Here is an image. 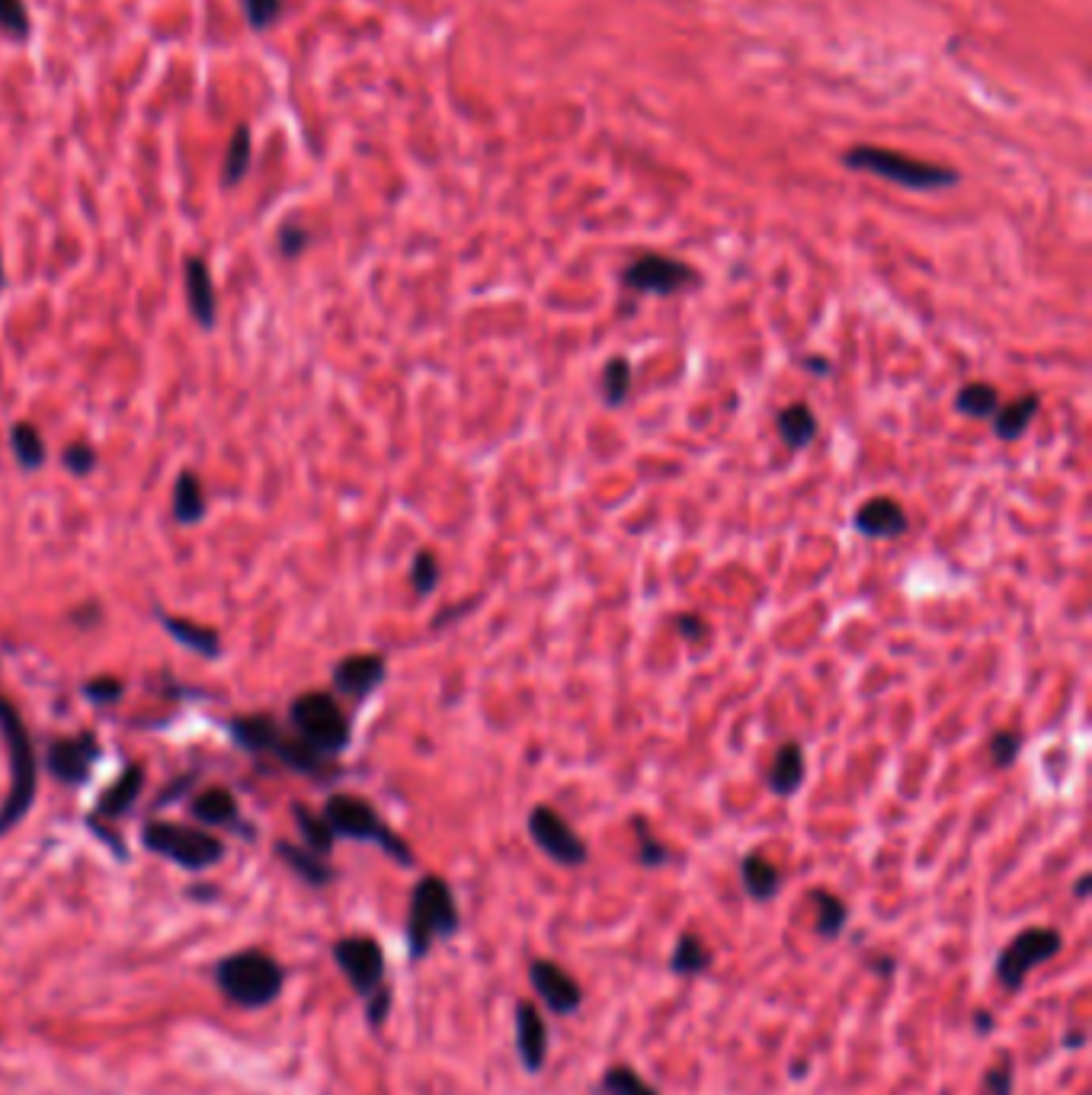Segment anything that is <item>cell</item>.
<instances>
[{
  "label": "cell",
  "mask_w": 1092,
  "mask_h": 1095,
  "mask_svg": "<svg viewBox=\"0 0 1092 1095\" xmlns=\"http://www.w3.org/2000/svg\"><path fill=\"white\" fill-rule=\"evenodd\" d=\"M811 904H814V929H817V935L837 938L843 932V926H846V919H849L846 904L829 890H811Z\"/></svg>",
  "instance_id": "484cf974"
},
{
  "label": "cell",
  "mask_w": 1092,
  "mask_h": 1095,
  "mask_svg": "<svg viewBox=\"0 0 1092 1095\" xmlns=\"http://www.w3.org/2000/svg\"><path fill=\"white\" fill-rule=\"evenodd\" d=\"M192 814L209 826H225L237 820V801L225 788H209L192 801Z\"/></svg>",
  "instance_id": "4316f807"
},
{
  "label": "cell",
  "mask_w": 1092,
  "mask_h": 1095,
  "mask_svg": "<svg viewBox=\"0 0 1092 1095\" xmlns=\"http://www.w3.org/2000/svg\"><path fill=\"white\" fill-rule=\"evenodd\" d=\"M846 164L853 170H865L875 173L881 180H890L907 189H942V186H955L958 173L942 167V164H929L920 158H907L901 151H887V148H871V145H859L846 155Z\"/></svg>",
  "instance_id": "277c9868"
},
{
  "label": "cell",
  "mask_w": 1092,
  "mask_h": 1095,
  "mask_svg": "<svg viewBox=\"0 0 1092 1095\" xmlns=\"http://www.w3.org/2000/svg\"><path fill=\"white\" fill-rule=\"evenodd\" d=\"M10 446H13L16 462L26 471H36L42 462H46V443H42V436L33 423H16L10 433Z\"/></svg>",
  "instance_id": "f1b7e54d"
},
{
  "label": "cell",
  "mask_w": 1092,
  "mask_h": 1095,
  "mask_svg": "<svg viewBox=\"0 0 1092 1095\" xmlns=\"http://www.w3.org/2000/svg\"><path fill=\"white\" fill-rule=\"evenodd\" d=\"M1022 753V737L1016 731H996L990 737V759L996 769H1010Z\"/></svg>",
  "instance_id": "8d00e7d4"
},
{
  "label": "cell",
  "mask_w": 1092,
  "mask_h": 1095,
  "mask_svg": "<svg viewBox=\"0 0 1092 1095\" xmlns=\"http://www.w3.org/2000/svg\"><path fill=\"white\" fill-rule=\"evenodd\" d=\"M385 683V656L382 653H353L334 667V686L349 695L362 698L372 695Z\"/></svg>",
  "instance_id": "9a60e30c"
},
{
  "label": "cell",
  "mask_w": 1092,
  "mask_h": 1095,
  "mask_svg": "<svg viewBox=\"0 0 1092 1095\" xmlns=\"http://www.w3.org/2000/svg\"><path fill=\"white\" fill-rule=\"evenodd\" d=\"M410 583H413V593L417 596H429L433 589L440 586V558H436L429 548H423V552H417V558H413Z\"/></svg>",
  "instance_id": "e575fe53"
},
{
  "label": "cell",
  "mask_w": 1092,
  "mask_h": 1095,
  "mask_svg": "<svg viewBox=\"0 0 1092 1095\" xmlns=\"http://www.w3.org/2000/svg\"><path fill=\"white\" fill-rule=\"evenodd\" d=\"M279 856L286 859V862H289V865L301 874V878H304V881H311V884H327V881L334 878V871L327 868L324 856H318V852H311V849L279 846Z\"/></svg>",
  "instance_id": "d6a6232c"
},
{
  "label": "cell",
  "mask_w": 1092,
  "mask_h": 1095,
  "mask_svg": "<svg viewBox=\"0 0 1092 1095\" xmlns=\"http://www.w3.org/2000/svg\"><path fill=\"white\" fill-rule=\"evenodd\" d=\"M295 820H298V829H301L304 843H308V849L318 852V856H327V852H331V846H334V829L327 826V820H324V817H314L311 810L301 807V804L295 807Z\"/></svg>",
  "instance_id": "836d02e7"
},
{
  "label": "cell",
  "mask_w": 1092,
  "mask_h": 1095,
  "mask_svg": "<svg viewBox=\"0 0 1092 1095\" xmlns=\"http://www.w3.org/2000/svg\"><path fill=\"white\" fill-rule=\"evenodd\" d=\"M1038 410H1041V398H1038L1035 391L1022 394V398H1016V401H1010V404H1002V407L993 413V433H996V440H999V443H1016V440H1022L1025 429L1032 426V420H1035Z\"/></svg>",
  "instance_id": "ac0fdd59"
},
{
  "label": "cell",
  "mask_w": 1092,
  "mask_h": 1095,
  "mask_svg": "<svg viewBox=\"0 0 1092 1095\" xmlns=\"http://www.w3.org/2000/svg\"><path fill=\"white\" fill-rule=\"evenodd\" d=\"M292 725L298 737L321 756H337L349 743V721L334 695L308 692L292 702Z\"/></svg>",
  "instance_id": "8992f818"
},
{
  "label": "cell",
  "mask_w": 1092,
  "mask_h": 1095,
  "mask_svg": "<svg viewBox=\"0 0 1092 1095\" xmlns=\"http://www.w3.org/2000/svg\"><path fill=\"white\" fill-rule=\"evenodd\" d=\"M455 929H458V907L452 887L443 878H436V874H426L410 897V919H407L410 955L423 958L436 945V938H446Z\"/></svg>",
  "instance_id": "7a4b0ae2"
},
{
  "label": "cell",
  "mask_w": 1092,
  "mask_h": 1095,
  "mask_svg": "<svg viewBox=\"0 0 1092 1095\" xmlns=\"http://www.w3.org/2000/svg\"><path fill=\"white\" fill-rule=\"evenodd\" d=\"M804 365H807V368L814 365L817 376H829V362H826V359H804Z\"/></svg>",
  "instance_id": "f6af8a7d"
},
{
  "label": "cell",
  "mask_w": 1092,
  "mask_h": 1095,
  "mask_svg": "<svg viewBox=\"0 0 1092 1095\" xmlns=\"http://www.w3.org/2000/svg\"><path fill=\"white\" fill-rule=\"evenodd\" d=\"M740 878H744V887L753 901H762V904L772 901V897L782 890V871L766 856H759V852H750L744 859V865H740Z\"/></svg>",
  "instance_id": "ffe728a7"
},
{
  "label": "cell",
  "mask_w": 1092,
  "mask_h": 1095,
  "mask_svg": "<svg viewBox=\"0 0 1092 1095\" xmlns=\"http://www.w3.org/2000/svg\"><path fill=\"white\" fill-rule=\"evenodd\" d=\"M775 426H779L782 443L789 449H795V452L804 449V446H811L814 436H817V417H814V410L807 404H789L785 410H779Z\"/></svg>",
  "instance_id": "44dd1931"
},
{
  "label": "cell",
  "mask_w": 1092,
  "mask_h": 1095,
  "mask_svg": "<svg viewBox=\"0 0 1092 1095\" xmlns=\"http://www.w3.org/2000/svg\"><path fill=\"white\" fill-rule=\"evenodd\" d=\"M516 1047H519V1060L529 1073H538L549 1060V1028H544L538 1010L522 999L516 1005Z\"/></svg>",
  "instance_id": "2e32d148"
},
{
  "label": "cell",
  "mask_w": 1092,
  "mask_h": 1095,
  "mask_svg": "<svg viewBox=\"0 0 1092 1095\" xmlns=\"http://www.w3.org/2000/svg\"><path fill=\"white\" fill-rule=\"evenodd\" d=\"M1064 945V938L1051 926H1032L1019 932L1007 948H1002L996 961V980L1007 990H1022L1025 977H1029L1038 965L1051 961Z\"/></svg>",
  "instance_id": "ba28073f"
},
{
  "label": "cell",
  "mask_w": 1092,
  "mask_h": 1095,
  "mask_svg": "<svg viewBox=\"0 0 1092 1095\" xmlns=\"http://www.w3.org/2000/svg\"><path fill=\"white\" fill-rule=\"evenodd\" d=\"M599 391H602V401L609 407H622L628 401V394H631V365H628V359L613 356L602 365Z\"/></svg>",
  "instance_id": "83f0119b"
},
{
  "label": "cell",
  "mask_w": 1092,
  "mask_h": 1095,
  "mask_svg": "<svg viewBox=\"0 0 1092 1095\" xmlns=\"http://www.w3.org/2000/svg\"><path fill=\"white\" fill-rule=\"evenodd\" d=\"M804 785V750L801 743L789 740L775 750L772 769H769V788L779 798H792Z\"/></svg>",
  "instance_id": "d6986e66"
},
{
  "label": "cell",
  "mask_w": 1092,
  "mask_h": 1095,
  "mask_svg": "<svg viewBox=\"0 0 1092 1095\" xmlns=\"http://www.w3.org/2000/svg\"><path fill=\"white\" fill-rule=\"evenodd\" d=\"M955 410L971 420H993V413L999 410V391L987 382H971L965 388H958Z\"/></svg>",
  "instance_id": "603a6c76"
},
{
  "label": "cell",
  "mask_w": 1092,
  "mask_h": 1095,
  "mask_svg": "<svg viewBox=\"0 0 1092 1095\" xmlns=\"http://www.w3.org/2000/svg\"><path fill=\"white\" fill-rule=\"evenodd\" d=\"M244 10L253 30H270L282 13V0H244Z\"/></svg>",
  "instance_id": "f35d334b"
},
{
  "label": "cell",
  "mask_w": 1092,
  "mask_h": 1095,
  "mask_svg": "<svg viewBox=\"0 0 1092 1095\" xmlns=\"http://www.w3.org/2000/svg\"><path fill=\"white\" fill-rule=\"evenodd\" d=\"M0 737H4L7 759H10V788L0 804V833H7L13 823H19L36 801V753L33 737L23 725L19 711L0 695Z\"/></svg>",
  "instance_id": "6da1fadb"
},
{
  "label": "cell",
  "mask_w": 1092,
  "mask_h": 1095,
  "mask_svg": "<svg viewBox=\"0 0 1092 1095\" xmlns=\"http://www.w3.org/2000/svg\"><path fill=\"white\" fill-rule=\"evenodd\" d=\"M324 820L334 829V837H346V840H359V843H376L382 846L391 859H398L401 865H413V856L407 843L391 829L379 814L376 807L356 798V795H334L324 807Z\"/></svg>",
  "instance_id": "3957f363"
},
{
  "label": "cell",
  "mask_w": 1092,
  "mask_h": 1095,
  "mask_svg": "<svg viewBox=\"0 0 1092 1095\" xmlns=\"http://www.w3.org/2000/svg\"><path fill=\"white\" fill-rule=\"evenodd\" d=\"M161 622H164V628H167V634L173 641L186 644L195 653L218 656V634L209 625H192L186 619H173V616H161Z\"/></svg>",
  "instance_id": "d4e9b609"
},
{
  "label": "cell",
  "mask_w": 1092,
  "mask_h": 1095,
  "mask_svg": "<svg viewBox=\"0 0 1092 1095\" xmlns=\"http://www.w3.org/2000/svg\"><path fill=\"white\" fill-rule=\"evenodd\" d=\"M670 965H673L676 974H686V977L702 974L711 965V952L702 945V938H698V935H680V941H676V948H673Z\"/></svg>",
  "instance_id": "f546056e"
},
{
  "label": "cell",
  "mask_w": 1092,
  "mask_h": 1095,
  "mask_svg": "<svg viewBox=\"0 0 1092 1095\" xmlns=\"http://www.w3.org/2000/svg\"><path fill=\"white\" fill-rule=\"evenodd\" d=\"M853 529L865 538H901L910 532V516L894 497H871L853 513Z\"/></svg>",
  "instance_id": "4fadbf2b"
},
{
  "label": "cell",
  "mask_w": 1092,
  "mask_h": 1095,
  "mask_svg": "<svg viewBox=\"0 0 1092 1095\" xmlns=\"http://www.w3.org/2000/svg\"><path fill=\"white\" fill-rule=\"evenodd\" d=\"M625 286L631 292H644V295H676L686 286H695L698 273L689 267V263H680L664 253H644L638 260H631L625 267Z\"/></svg>",
  "instance_id": "9c48e42d"
},
{
  "label": "cell",
  "mask_w": 1092,
  "mask_h": 1095,
  "mask_svg": "<svg viewBox=\"0 0 1092 1095\" xmlns=\"http://www.w3.org/2000/svg\"><path fill=\"white\" fill-rule=\"evenodd\" d=\"M83 692L94 698V702H116V698L122 695V683L113 676H100L94 679V683H87Z\"/></svg>",
  "instance_id": "60d3db41"
},
{
  "label": "cell",
  "mask_w": 1092,
  "mask_h": 1095,
  "mask_svg": "<svg viewBox=\"0 0 1092 1095\" xmlns=\"http://www.w3.org/2000/svg\"><path fill=\"white\" fill-rule=\"evenodd\" d=\"M247 167H250V128L237 125L231 141H228V155H225V167H222L225 186H234V183L244 180Z\"/></svg>",
  "instance_id": "4dcf8cb0"
},
{
  "label": "cell",
  "mask_w": 1092,
  "mask_h": 1095,
  "mask_svg": "<svg viewBox=\"0 0 1092 1095\" xmlns=\"http://www.w3.org/2000/svg\"><path fill=\"white\" fill-rule=\"evenodd\" d=\"M334 958H337L340 971L346 974L349 983H353V990H356L359 996L368 999L376 990H382L385 955H382V948H379L376 938H362V935L343 938V941H337Z\"/></svg>",
  "instance_id": "8fae6325"
},
{
  "label": "cell",
  "mask_w": 1092,
  "mask_h": 1095,
  "mask_svg": "<svg viewBox=\"0 0 1092 1095\" xmlns=\"http://www.w3.org/2000/svg\"><path fill=\"white\" fill-rule=\"evenodd\" d=\"M308 240H311V234L304 231V228L286 225V228H282V234H279V247H282V253L295 256V253H301L304 247H308Z\"/></svg>",
  "instance_id": "b9f144b4"
},
{
  "label": "cell",
  "mask_w": 1092,
  "mask_h": 1095,
  "mask_svg": "<svg viewBox=\"0 0 1092 1095\" xmlns=\"http://www.w3.org/2000/svg\"><path fill=\"white\" fill-rule=\"evenodd\" d=\"M529 980H532L535 993L544 999V1005H549L555 1016H571L580 1010V1002H583L580 983L561 965H555V961H532Z\"/></svg>",
  "instance_id": "7c38bea8"
},
{
  "label": "cell",
  "mask_w": 1092,
  "mask_h": 1095,
  "mask_svg": "<svg viewBox=\"0 0 1092 1095\" xmlns=\"http://www.w3.org/2000/svg\"><path fill=\"white\" fill-rule=\"evenodd\" d=\"M100 759V743L91 734L80 737H68V740H55L49 747V769L55 772V779H61L64 785H80L91 775V769Z\"/></svg>",
  "instance_id": "5bb4252c"
},
{
  "label": "cell",
  "mask_w": 1092,
  "mask_h": 1095,
  "mask_svg": "<svg viewBox=\"0 0 1092 1095\" xmlns=\"http://www.w3.org/2000/svg\"><path fill=\"white\" fill-rule=\"evenodd\" d=\"M599 1092L602 1095H660L657 1089H653L638 1070L631 1067H613L602 1073V1083H599Z\"/></svg>",
  "instance_id": "1f68e13d"
},
{
  "label": "cell",
  "mask_w": 1092,
  "mask_h": 1095,
  "mask_svg": "<svg viewBox=\"0 0 1092 1095\" xmlns=\"http://www.w3.org/2000/svg\"><path fill=\"white\" fill-rule=\"evenodd\" d=\"M145 846L183 868H209L225 856L222 840L203 833V829H189L177 823H148Z\"/></svg>",
  "instance_id": "52a82bcc"
},
{
  "label": "cell",
  "mask_w": 1092,
  "mask_h": 1095,
  "mask_svg": "<svg viewBox=\"0 0 1092 1095\" xmlns=\"http://www.w3.org/2000/svg\"><path fill=\"white\" fill-rule=\"evenodd\" d=\"M0 286H4V260H0Z\"/></svg>",
  "instance_id": "7dc6e473"
},
{
  "label": "cell",
  "mask_w": 1092,
  "mask_h": 1095,
  "mask_svg": "<svg viewBox=\"0 0 1092 1095\" xmlns=\"http://www.w3.org/2000/svg\"><path fill=\"white\" fill-rule=\"evenodd\" d=\"M676 631H680L683 641H689V644L708 638V625L698 616H676Z\"/></svg>",
  "instance_id": "ee69618b"
},
{
  "label": "cell",
  "mask_w": 1092,
  "mask_h": 1095,
  "mask_svg": "<svg viewBox=\"0 0 1092 1095\" xmlns=\"http://www.w3.org/2000/svg\"><path fill=\"white\" fill-rule=\"evenodd\" d=\"M183 276H186V301H189L192 318L203 327H212L215 324V286H212V273L206 267V260L189 256Z\"/></svg>",
  "instance_id": "e0dca14e"
},
{
  "label": "cell",
  "mask_w": 1092,
  "mask_h": 1095,
  "mask_svg": "<svg viewBox=\"0 0 1092 1095\" xmlns=\"http://www.w3.org/2000/svg\"><path fill=\"white\" fill-rule=\"evenodd\" d=\"M987 1092L990 1095H1013V1067L1010 1063L987 1070Z\"/></svg>",
  "instance_id": "7bdbcfd3"
},
{
  "label": "cell",
  "mask_w": 1092,
  "mask_h": 1095,
  "mask_svg": "<svg viewBox=\"0 0 1092 1095\" xmlns=\"http://www.w3.org/2000/svg\"><path fill=\"white\" fill-rule=\"evenodd\" d=\"M635 837H638V859H641V865H647V868H657V865H664V862H667V849H664V843L650 837V829H647V823H644L641 817H635Z\"/></svg>",
  "instance_id": "74e56055"
},
{
  "label": "cell",
  "mask_w": 1092,
  "mask_h": 1095,
  "mask_svg": "<svg viewBox=\"0 0 1092 1095\" xmlns=\"http://www.w3.org/2000/svg\"><path fill=\"white\" fill-rule=\"evenodd\" d=\"M1086 890H1089V874H1083V878H1080V884H1077V897H1080V901H1083V897H1086Z\"/></svg>",
  "instance_id": "bcb514c9"
},
{
  "label": "cell",
  "mask_w": 1092,
  "mask_h": 1095,
  "mask_svg": "<svg viewBox=\"0 0 1092 1095\" xmlns=\"http://www.w3.org/2000/svg\"><path fill=\"white\" fill-rule=\"evenodd\" d=\"M206 494H203V484L199 477L183 471L177 477V484H173V519H177L180 525H192L199 522L206 516Z\"/></svg>",
  "instance_id": "7402d4cb"
},
{
  "label": "cell",
  "mask_w": 1092,
  "mask_h": 1095,
  "mask_svg": "<svg viewBox=\"0 0 1092 1095\" xmlns=\"http://www.w3.org/2000/svg\"><path fill=\"white\" fill-rule=\"evenodd\" d=\"M0 30L4 36L23 42L30 36V13L23 7V0H0Z\"/></svg>",
  "instance_id": "d590c367"
},
{
  "label": "cell",
  "mask_w": 1092,
  "mask_h": 1095,
  "mask_svg": "<svg viewBox=\"0 0 1092 1095\" xmlns=\"http://www.w3.org/2000/svg\"><path fill=\"white\" fill-rule=\"evenodd\" d=\"M64 465H68V471H74V474H91L97 465V452L91 446L74 443V446H68V452H64Z\"/></svg>",
  "instance_id": "ab89813d"
},
{
  "label": "cell",
  "mask_w": 1092,
  "mask_h": 1095,
  "mask_svg": "<svg viewBox=\"0 0 1092 1095\" xmlns=\"http://www.w3.org/2000/svg\"><path fill=\"white\" fill-rule=\"evenodd\" d=\"M141 785H145V769H141V765H132V769H125L122 779L100 798V814H103V817H119V814H125V810L135 804V798H138V792H141Z\"/></svg>",
  "instance_id": "cb8c5ba5"
},
{
  "label": "cell",
  "mask_w": 1092,
  "mask_h": 1095,
  "mask_svg": "<svg viewBox=\"0 0 1092 1095\" xmlns=\"http://www.w3.org/2000/svg\"><path fill=\"white\" fill-rule=\"evenodd\" d=\"M282 968L267 952H240L218 965V987L237 1005H267L282 990Z\"/></svg>",
  "instance_id": "5b68a950"
},
{
  "label": "cell",
  "mask_w": 1092,
  "mask_h": 1095,
  "mask_svg": "<svg viewBox=\"0 0 1092 1095\" xmlns=\"http://www.w3.org/2000/svg\"><path fill=\"white\" fill-rule=\"evenodd\" d=\"M526 826H529V837L535 840V846L552 862H558L564 868H577L586 862V843L574 833L571 823H567L555 807H549V804L532 807Z\"/></svg>",
  "instance_id": "30bf717a"
}]
</instances>
